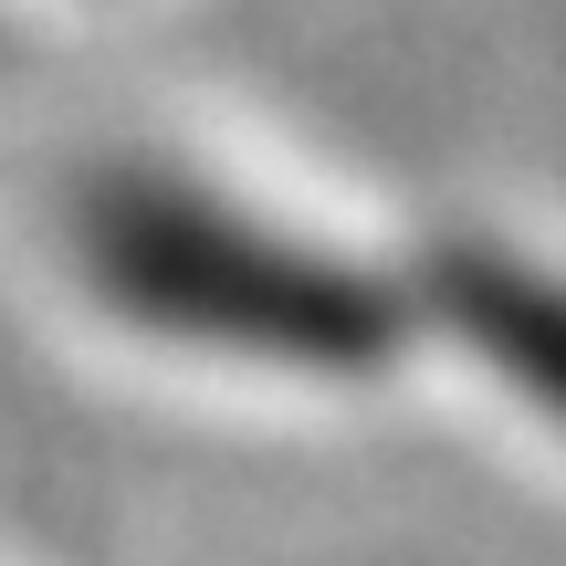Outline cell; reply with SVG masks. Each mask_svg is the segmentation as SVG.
Masks as SVG:
<instances>
[{
    "instance_id": "2",
    "label": "cell",
    "mask_w": 566,
    "mask_h": 566,
    "mask_svg": "<svg viewBox=\"0 0 566 566\" xmlns=\"http://www.w3.org/2000/svg\"><path fill=\"white\" fill-rule=\"evenodd\" d=\"M420 304L441 325H462L535 409L566 420V273H535L514 252H441L420 273Z\"/></svg>"
},
{
    "instance_id": "1",
    "label": "cell",
    "mask_w": 566,
    "mask_h": 566,
    "mask_svg": "<svg viewBox=\"0 0 566 566\" xmlns=\"http://www.w3.org/2000/svg\"><path fill=\"white\" fill-rule=\"evenodd\" d=\"M74 252L84 283L126 325L210 346V357L346 378L399 346V304L357 263L283 242L273 221H252L242 200L179 179V168H105L74 210Z\"/></svg>"
}]
</instances>
